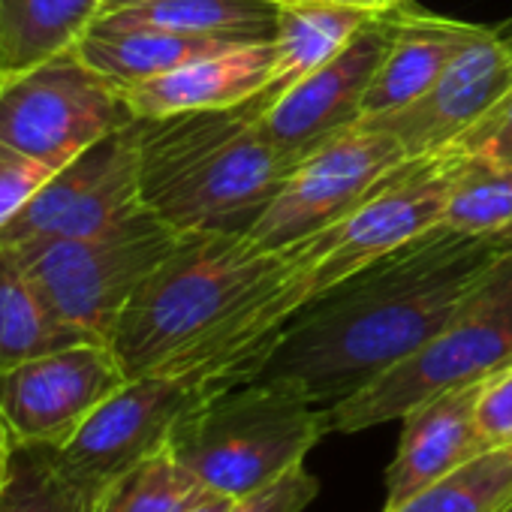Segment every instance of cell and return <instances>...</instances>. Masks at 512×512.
Returning a JSON list of instances; mask_svg holds the SVG:
<instances>
[{
	"mask_svg": "<svg viewBox=\"0 0 512 512\" xmlns=\"http://www.w3.org/2000/svg\"><path fill=\"white\" fill-rule=\"evenodd\" d=\"M284 250L253 244L247 232H181L118 317L109 347L124 374L175 368L269 281Z\"/></svg>",
	"mask_w": 512,
	"mask_h": 512,
	"instance_id": "3",
	"label": "cell"
},
{
	"mask_svg": "<svg viewBox=\"0 0 512 512\" xmlns=\"http://www.w3.org/2000/svg\"><path fill=\"white\" fill-rule=\"evenodd\" d=\"M58 169L19 157L0 145V229H4L13 214L55 175Z\"/></svg>",
	"mask_w": 512,
	"mask_h": 512,
	"instance_id": "28",
	"label": "cell"
},
{
	"mask_svg": "<svg viewBox=\"0 0 512 512\" xmlns=\"http://www.w3.org/2000/svg\"><path fill=\"white\" fill-rule=\"evenodd\" d=\"M452 148H458L464 154L512 160V91L470 133H464Z\"/></svg>",
	"mask_w": 512,
	"mask_h": 512,
	"instance_id": "29",
	"label": "cell"
},
{
	"mask_svg": "<svg viewBox=\"0 0 512 512\" xmlns=\"http://www.w3.org/2000/svg\"><path fill=\"white\" fill-rule=\"evenodd\" d=\"M127 380L106 341H79L0 371V419L13 443L58 449Z\"/></svg>",
	"mask_w": 512,
	"mask_h": 512,
	"instance_id": "11",
	"label": "cell"
},
{
	"mask_svg": "<svg viewBox=\"0 0 512 512\" xmlns=\"http://www.w3.org/2000/svg\"><path fill=\"white\" fill-rule=\"evenodd\" d=\"M275 7H287V4H308V0H269Z\"/></svg>",
	"mask_w": 512,
	"mask_h": 512,
	"instance_id": "35",
	"label": "cell"
},
{
	"mask_svg": "<svg viewBox=\"0 0 512 512\" xmlns=\"http://www.w3.org/2000/svg\"><path fill=\"white\" fill-rule=\"evenodd\" d=\"M371 19L374 13L344 7L335 0H308V4L278 7L272 70L263 91L247 100V106L256 115H263L296 82L329 64Z\"/></svg>",
	"mask_w": 512,
	"mask_h": 512,
	"instance_id": "17",
	"label": "cell"
},
{
	"mask_svg": "<svg viewBox=\"0 0 512 512\" xmlns=\"http://www.w3.org/2000/svg\"><path fill=\"white\" fill-rule=\"evenodd\" d=\"M202 491L208 488L163 449L106 485L94 512H184Z\"/></svg>",
	"mask_w": 512,
	"mask_h": 512,
	"instance_id": "25",
	"label": "cell"
},
{
	"mask_svg": "<svg viewBox=\"0 0 512 512\" xmlns=\"http://www.w3.org/2000/svg\"><path fill=\"white\" fill-rule=\"evenodd\" d=\"M509 506L512 446L479 452L392 512H506Z\"/></svg>",
	"mask_w": 512,
	"mask_h": 512,
	"instance_id": "23",
	"label": "cell"
},
{
	"mask_svg": "<svg viewBox=\"0 0 512 512\" xmlns=\"http://www.w3.org/2000/svg\"><path fill=\"white\" fill-rule=\"evenodd\" d=\"M139 190L175 232H250L293 163L247 103L136 121Z\"/></svg>",
	"mask_w": 512,
	"mask_h": 512,
	"instance_id": "2",
	"label": "cell"
},
{
	"mask_svg": "<svg viewBox=\"0 0 512 512\" xmlns=\"http://www.w3.org/2000/svg\"><path fill=\"white\" fill-rule=\"evenodd\" d=\"M278 7L269 0H142L103 16L94 28L109 31H169V34H235L272 40Z\"/></svg>",
	"mask_w": 512,
	"mask_h": 512,
	"instance_id": "20",
	"label": "cell"
},
{
	"mask_svg": "<svg viewBox=\"0 0 512 512\" xmlns=\"http://www.w3.org/2000/svg\"><path fill=\"white\" fill-rule=\"evenodd\" d=\"M217 395L196 374H142L112 392L82 428L55 449L61 467L94 491L163 452L178 422Z\"/></svg>",
	"mask_w": 512,
	"mask_h": 512,
	"instance_id": "10",
	"label": "cell"
},
{
	"mask_svg": "<svg viewBox=\"0 0 512 512\" xmlns=\"http://www.w3.org/2000/svg\"><path fill=\"white\" fill-rule=\"evenodd\" d=\"M473 425L482 449L512 446V362L479 380L473 401Z\"/></svg>",
	"mask_w": 512,
	"mask_h": 512,
	"instance_id": "26",
	"label": "cell"
},
{
	"mask_svg": "<svg viewBox=\"0 0 512 512\" xmlns=\"http://www.w3.org/2000/svg\"><path fill=\"white\" fill-rule=\"evenodd\" d=\"M133 4H142V0H106V13L103 16H109L115 10H124V7H133Z\"/></svg>",
	"mask_w": 512,
	"mask_h": 512,
	"instance_id": "34",
	"label": "cell"
},
{
	"mask_svg": "<svg viewBox=\"0 0 512 512\" xmlns=\"http://www.w3.org/2000/svg\"><path fill=\"white\" fill-rule=\"evenodd\" d=\"M392 40L389 13L374 16L329 64L296 82L263 115L260 127L293 166L362 121L365 94Z\"/></svg>",
	"mask_w": 512,
	"mask_h": 512,
	"instance_id": "12",
	"label": "cell"
},
{
	"mask_svg": "<svg viewBox=\"0 0 512 512\" xmlns=\"http://www.w3.org/2000/svg\"><path fill=\"white\" fill-rule=\"evenodd\" d=\"M335 4H344V7H356V10H365V13H389L392 7H398L401 0H335Z\"/></svg>",
	"mask_w": 512,
	"mask_h": 512,
	"instance_id": "31",
	"label": "cell"
},
{
	"mask_svg": "<svg viewBox=\"0 0 512 512\" xmlns=\"http://www.w3.org/2000/svg\"><path fill=\"white\" fill-rule=\"evenodd\" d=\"M479 383L455 386L425 398L401 416V437L392 464L386 467L383 512L398 509L413 494L452 473L482 449L473 425V401Z\"/></svg>",
	"mask_w": 512,
	"mask_h": 512,
	"instance_id": "14",
	"label": "cell"
},
{
	"mask_svg": "<svg viewBox=\"0 0 512 512\" xmlns=\"http://www.w3.org/2000/svg\"><path fill=\"white\" fill-rule=\"evenodd\" d=\"M10 458H13V437H10V428H7V422L0 419V485H4V479H7Z\"/></svg>",
	"mask_w": 512,
	"mask_h": 512,
	"instance_id": "32",
	"label": "cell"
},
{
	"mask_svg": "<svg viewBox=\"0 0 512 512\" xmlns=\"http://www.w3.org/2000/svg\"><path fill=\"white\" fill-rule=\"evenodd\" d=\"M232 503V497L226 494H217V491H202L184 512H226Z\"/></svg>",
	"mask_w": 512,
	"mask_h": 512,
	"instance_id": "30",
	"label": "cell"
},
{
	"mask_svg": "<svg viewBox=\"0 0 512 512\" xmlns=\"http://www.w3.org/2000/svg\"><path fill=\"white\" fill-rule=\"evenodd\" d=\"M512 362V250L482 278L449 326L416 356L359 395L329 407V434H356L401 419L431 395L479 383Z\"/></svg>",
	"mask_w": 512,
	"mask_h": 512,
	"instance_id": "5",
	"label": "cell"
},
{
	"mask_svg": "<svg viewBox=\"0 0 512 512\" xmlns=\"http://www.w3.org/2000/svg\"><path fill=\"white\" fill-rule=\"evenodd\" d=\"M404 163L410 157L389 130L359 121L293 166L247 235L266 250L293 247L344 220Z\"/></svg>",
	"mask_w": 512,
	"mask_h": 512,
	"instance_id": "8",
	"label": "cell"
},
{
	"mask_svg": "<svg viewBox=\"0 0 512 512\" xmlns=\"http://www.w3.org/2000/svg\"><path fill=\"white\" fill-rule=\"evenodd\" d=\"M317 491H320L317 476L305 464H299L260 491L232 497L226 512H305L317 497Z\"/></svg>",
	"mask_w": 512,
	"mask_h": 512,
	"instance_id": "27",
	"label": "cell"
},
{
	"mask_svg": "<svg viewBox=\"0 0 512 512\" xmlns=\"http://www.w3.org/2000/svg\"><path fill=\"white\" fill-rule=\"evenodd\" d=\"M494 34H497V40L512 52V19H509V22H503L500 28H494Z\"/></svg>",
	"mask_w": 512,
	"mask_h": 512,
	"instance_id": "33",
	"label": "cell"
},
{
	"mask_svg": "<svg viewBox=\"0 0 512 512\" xmlns=\"http://www.w3.org/2000/svg\"><path fill=\"white\" fill-rule=\"evenodd\" d=\"M389 19L392 40L365 94L362 121L389 115L422 97L440 79L446 64L482 31V25L410 10L404 0L389 10Z\"/></svg>",
	"mask_w": 512,
	"mask_h": 512,
	"instance_id": "16",
	"label": "cell"
},
{
	"mask_svg": "<svg viewBox=\"0 0 512 512\" xmlns=\"http://www.w3.org/2000/svg\"><path fill=\"white\" fill-rule=\"evenodd\" d=\"M512 91V52L494 28H482L440 73V79L404 109L362 124L389 130L410 160L434 157L470 133Z\"/></svg>",
	"mask_w": 512,
	"mask_h": 512,
	"instance_id": "13",
	"label": "cell"
},
{
	"mask_svg": "<svg viewBox=\"0 0 512 512\" xmlns=\"http://www.w3.org/2000/svg\"><path fill=\"white\" fill-rule=\"evenodd\" d=\"M103 13L106 0H0V79L70 55Z\"/></svg>",
	"mask_w": 512,
	"mask_h": 512,
	"instance_id": "19",
	"label": "cell"
},
{
	"mask_svg": "<svg viewBox=\"0 0 512 512\" xmlns=\"http://www.w3.org/2000/svg\"><path fill=\"white\" fill-rule=\"evenodd\" d=\"M272 40L244 43L229 52L199 58L172 73L130 85L124 88V100L136 121L241 106L260 94L269 79L275 58Z\"/></svg>",
	"mask_w": 512,
	"mask_h": 512,
	"instance_id": "15",
	"label": "cell"
},
{
	"mask_svg": "<svg viewBox=\"0 0 512 512\" xmlns=\"http://www.w3.org/2000/svg\"><path fill=\"white\" fill-rule=\"evenodd\" d=\"M512 250V229L434 226L305 305L244 383H275L329 410L428 347Z\"/></svg>",
	"mask_w": 512,
	"mask_h": 512,
	"instance_id": "1",
	"label": "cell"
},
{
	"mask_svg": "<svg viewBox=\"0 0 512 512\" xmlns=\"http://www.w3.org/2000/svg\"><path fill=\"white\" fill-rule=\"evenodd\" d=\"M181 232L154 211L91 238L13 247L49 311L88 341H112L136 287L163 263Z\"/></svg>",
	"mask_w": 512,
	"mask_h": 512,
	"instance_id": "6",
	"label": "cell"
},
{
	"mask_svg": "<svg viewBox=\"0 0 512 512\" xmlns=\"http://www.w3.org/2000/svg\"><path fill=\"white\" fill-rule=\"evenodd\" d=\"M79 341L88 338L67 329L49 311L19 253L0 244V371Z\"/></svg>",
	"mask_w": 512,
	"mask_h": 512,
	"instance_id": "21",
	"label": "cell"
},
{
	"mask_svg": "<svg viewBox=\"0 0 512 512\" xmlns=\"http://www.w3.org/2000/svg\"><path fill=\"white\" fill-rule=\"evenodd\" d=\"M329 434V413L275 383H238L190 410L172 440V458L208 491L253 494L293 467Z\"/></svg>",
	"mask_w": 512,
	"mask_h": 512,
	"instance_id": "4",
	"label": "cell"
},
{
	"mask_svg": "<svg viewBox=\"0 0 512 512\" xmlns=\"http://www.w3.org/2000/svg\"><path fill=\"white\" fill-rule=\"evenodd\" d=\"M244 43H263V40L235 37V34L205 37V34H169V31L91 28L73 52L79 61H85L91 70H97L100 76H106L112 85L124 91L130 85L172 73L184 64L229 52Z\"/></svg>",
	"mask_w": 512,
	"mask_h": 512,
	"instance_id": "18",
	"label": "cell"
},
{
	"mask_svg": "<svg viewBox=\"0 0 512 512\" xmlns=\"http://www.w3.org/2000/svg\"><path fill=\"white\" fill-rule=\"evenodd\" d=\"M440 226L464 235H494L512 229V160L467 154L449 193Z\"/></svg>",
	"mask_w": 512,
	"mask_h": 512,
	"instance_id": "24",
	"label": "cell"
},
{
	"mask_svg": "<svg viewBox=\"0 0 512 512\" xmlns=\"http://www.w3.org/2000/svg\"><path fill=\"white\" fill-rule=\"evenodd\" d=\"M506 512H512V506H509V509H506Z\"/></svg>",
	"mask_w": 512,
	"mask_h": 512,
	"instance_id": "36",
	"label": "cell"
},
{
	"mask_svg": "<svg viewBox=\"0 0 512 512\" xmlns=\"http://www.w3.org/2000/svg\"><path fill=\"white\" fill-rule=\"evenodd\" d=\"M133 121L124 91L76 52L0 79V145L52 169Z\"/></svg>",
	"mask_w": 512,
	"mask_h": 512,
	"instance_id": "7",
	"label": "cell"
},
{
	"mask_svg": "<svg viewBox=\"0 0 512 512\" xmlns=\"http://www.w3.org/2000/svg\"><path fill=\"white\" fill-rule=\"evenodd\" d=\"M100 491L70 476L55 449L13 443L7 479L0 485V512H94Z\"/></svg>",
	"mask_w": 512,
	"mask_h": 512,
	"instance_id": "22",
	"label": "cell"
},
{
	"mask_svg": "<svg viewBox=\"0 0 512 512\" xmlns=\"http://www.w3.org/2000/svg\"><path fill=\"white\" fill-rule=\"evenodd\" d=\"M145 211L133 121L58 169L0 229V244L91 238L121 229Z\"/></svg>",
	"mask_w": 512,
	"mask_h": 512,
	"instance_id": "9",
	"label": "cell"
}]
</instances>
